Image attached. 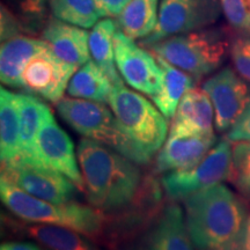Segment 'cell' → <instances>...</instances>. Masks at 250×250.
<instances>
[{
    "instance_id": "cell-7",
    "label": "cell",
    "mask_w": 250,
    "mask_h": 250,
    "mask_svg": "<svg viewBox=\"0 0 250 250\" xmlns=\"http://www.w3.org/2000/svg\"><path fill=\"white\" fill-rule=\"evenodd\" d=\"M233 147L227 138L221 139L201 164L184 171H170L162 177V186L171 199H186L192 193L230 180Z\"/></svg>"
},
{
    "instance_id": "cell-33",
    "label": "cell",
    "mask_w": 250,
    "mask_h": 250,
    "mask_svg": "<svg viewBox=\"0 0 250 250\" xmlns=\"http://www.w3.org/2000/svg\"><path fill=\"white\" fill-rule=\"evenodd\" d=\"M49 0H18L20 11L29 18H40L45 11Z\"/></svg>"
},
{
    "instance_id": "cell-26",
    "label": "cell",
    "mask_w": 250,
    "mask_h": 250,
    "mask_svg": "<svg viewBox=\"0 0 250 250\" xmlns=\"http://www.w3.org/2000/svg\"><path fill=\"white\" fill-rule=\"evenodd\" d=\"M55 18L81 28H92L101 18L94 0H49Z\"/></svg>"
},
{
    "instance_id": "cell-11",
    "label": "cell",
    "mask_w": 250,
    "mask_h": 250,
    "mask_svg": "<svg viewBox=\"0 0 250 250\" xmlns=\"http://www.w3.org/2000/svg\"><path fill=\"white\" fill-rule=\"evenodd\" d=\"M76 70L77 66L57 57L49 46L28 62L22 73V86L34 95L57 103L67 90Z\"/></svg>"
},
{
    "instance_id": "cell-29",
    "label": "cell",
    "mask_w": 250,
    "mask_h": 250,
    "mask_svg": "<svg viewBox=\"0 0 250 250\" xmlns=\"http://www.w3.org/2000/svg\"><path fill=\"white\" fill-rule=\"evenodd\" d=\"M230 58L237 74L250 83V35L234 41L230 46Z\"/></svg>"
},
{
    "instance_id": "cell-6",
    "label": "cell",
    "mask_w": 250,
    "mask_h": 250,
    "mask_svg": "<svg viewBox=\"0 0 250 250\" xmlns=\"http://www.w3.org/2000/svg\"><path fill=\"white\" fill-rule=\"evenodd\" d=\"M122 130L148 156L160 151L168 124L162 112L147 99L124 85L114 86L108 100Z\"/></svg>"
},
{
    "instance_id": "cell-25",
    "label": "cell",
    "mask_w": 250,
    "mask_h": 250,
    "mask_svg": "<svg viewBox=\"0 0 250 250\" xmlns=\"http://www.w3.org/2000/svg\"><path fill=\"white\" fill-rule=\"evenodd\" d=\"M28 234L51 250H100L98 247L71 228L55 225H33Z\"/></svg>"
},
{
    "instance_id": "cell-8",
    "label": "cell",
    "mask_w": 250,
    "mask_h": 250,
    "mask_svg": "<svg viewBox=\"0 0 250 250\" xmlns=\"http://www.w3.org/2000/svg\"><path fill=\"white\" fill-rule=\"evenodd\" d=\"M220 11V0H162L158 24L140 45L148 48L167 37L211 26L217 22Z\"/></svg>"
},
{
    "instance_id": "cell-16",
    "label": "cell",
    "mask_w": 250,
    "mask_h": 250,
    "mask_svg": "<svg viewBox=\"0 0 250 250\" xmlns=\"http://www.w3.org/2000/svg\"><path fill=\"white\" fill-rule=\"evenodd\" d=\"M42 36L54 54L64 62L78 67L89 61V33L81 27L52 18Z\"/></svg>"
},
{
    "instance_id": "cell-27",
    "label": "cell",
    "mask_w": 250,
    "mask_h": 250,
    "mask_svg": "<svg viewBox=\"0 0 250 250\" xmlns=\"http://www.w3.org/2000/svg\"><path fill=\"white\" fill-rule=\"evenodd\" d=\"M230 180L246 198L250 199V142L233 146V170Z\"/></svg>"
},
{
    "instance_id": "cell-13",
    "label": "cell",
    "mask_w": 250,
    "mask_h": 250,
    "mask_svg": "<svg viewBox=\"0 0 250 250\" xmlns=\"http://www.w3.org/2000/svg\"><path fill=\"white\" fill-rule=\"evenodd\" d=\"M40 159L46 167L59 171L79 189H83V174L78 166L73 143L50 111L41 124L36 139Z\"/></svg>"
},
{
    "instance_id": "cell-1",
    "label": "cell",
    "mask_w": 250,
    "mask_h": 250,
    "mask_svg": "<svg viewBox=\"0 0 250 250\" xmlns=\"http://www.w3.org/2000/svg\"><path fill=\"white\" fill-rule=\"evenodd\" d=\"M186 223L198 250H228L241 245L248 219L245 202L223 183L184 199Z\"/></svg>"
},
{
    "instance_id": "cell-34",
    "label": "cell",
    "mask_w": 250,
    "mask_h": 250,
    "mask_svg": "<svg viewBox=\"0 0 250 250\" xmlns=\"http://www.w3.org/2000/svg\"><path fill=\"white\" fill-rule=\"evenodd\" d=\"M0 250H41V248L30 242H6L2 243Z\"/></svg>"
},
{
    "instance_id": "cell-28",
    "label": "cell",
    "mask_w": 250,
    "mask_h": 250,
    "mask_svg": "<svg viewBox=\"0 0 250 250\" xmlns=\"http://www.w3.org/2000/svg\"><path fill=\"white\" fill-rule=\"evenodd\" d=\"M228 23L243 35H250V0H220Z\"/></svg>"
},
{
    "instance_id": "cell-12",
    "label": "cell",
    "mask_w": 250,
    "mask_h": 250,
    "mask_svg": "<svg viewBox=\"0 0 250 250\" xmlns=\"http://www.w3.org/2000/svg\"><path fill=\"white\" fill-rule=\"evenodd\" d=\"M203 89L213 104L214 126L219 132L229 130L250 101L248 86L230 67L208 78Z\"/></svg>"
},
{
    "instance_id": "cell-31",
    "label": "cell",
    "mask_w": 250,
    "mask_h": 250,
    "mask_svg": "<svg viewBox=\"0 0 250 250\" xmlns=\"http://www.w3.org/2000/svg\"><path fill=\"white\" fill-rule=\"evenodd\" d=\"M94 1L101 18H118L130 0H94Z\"/></svg>"
},
{
    "instance_id": "cell-23",
    "label": "cell",
    "mask_w": 250,
    "mask_h": 250,
    "mask_svg": "<svg viewBox=\"0 0 250 250\" xmlns=\"http://www.w3.org/2000/svg\"><path fill=\"white\" fill-rule=\"evenodd\" d=\"M114 85L94 61L83 64L73 74L67 86V94L72 98L104 103L109 100Z\"/></svg>"
},
{
    "instance_id": "cell-18",
    "label": "cell",
    "mask_w": 250,
    "mask_h": 250,
    "mask_svg": "<svg viewBox=\"0 0 250 250\" xmlns=\"http://www.w3.org/2000/svg\"><path fill=\"white\" fill-rule=\"evenodd\" d=\"M44 40L18 35L2 42L0 49V79L6 86L23 88L22 73L34 56L48 49Z\"/></svg>"
},
{
    "instance_id": "cell-4",
    "label": "cell",
    "mask_w": 250,
    "mask_h": 250,
    "mask_svg": "<svg viewBox=\"0 0 250 250\" xmlns=\"http://www.w3.org/2000/svg\"><path fill=\"white\" fill-rule=\"evenodd\" d=\"M56 108L62 120L83 138L104 144L138 165L147 164L151 159L126 136L112 110L101 102L64 98Z\"/></svg>"
},
{
    "instance_id": "cell-35",
    "label": "cell",
    "mask_w": 250,
    "mask_h": 250,
    "mask_svg": "<svg viewBox=\"0 0 250 250\" xmlns=\"http://www.w3.org/2000/svg\"><path fill=\"white\" fill-rule=\"evenodd\" d=\"M241 250H250V215L247 219L241 236Z\"/></svg>"
},
{
    "instance_id": "cell-14",
    "label": "cell",
    "mask_w": 250,
    "mask_h": 250,
    "mask_svg": "<svg viewBox=\"0 0 250 250\" xmlns=\"http://www.w3.org/2000/svg\"><path fill=\"white\" fill-rule=\"evenodd\" d=\"M217 144L215 136L169 134L156 156V171L170 173L195 168Z\"/></svg>"
},
{
    "instance_id": "cell-20",
    "label": "cell",
    "mask_w": 250,
    "mask_h": 250,
    "mask_svg": "<svg viewBox=\"0 0 250 250\" xmlns=\"http://www.w3.org/2000/svg\"><path fill=\"white\" fill-rule=\"evenodd\" d=\"M149 250H195L180 206L169 205L162 212L153 232Z\"/></svg>"
},
{
    "instance_id": "cell-24",
    "label": "cell",
    "mask_w": 250,
    "mask_h": 250,
    "mask_svg": "<svg viewBox=\"0 0 250 250\" xmlns=\"http://www.w3.org/2000/svg\"><path fill=\"white\" fill-rule=\"evenodd\" d=\"M158 20V0H130L118 17V26L130 39H145L155 29Z\"/></svg>"
},
{
    "instance_id": "cell-15",
    "label": "cell",
    "mask_w": 250,
    "mask_h": 250,
    "mask_svg": "<svg viewBox=\"0 0 250 250\" xmlns=\"http://www.w3.org/2000/svg\"><path fill=\"white\" fill-rule=\"evenodd\" d=\"M214 109L204 89L193 87L184 94L171 118L169 134L214 136Z\"/></svg>"
},
{
    "instance_id": "cell-2",
    "label": "cell",
    "mask_w": 250,
    "mask_h": 250,
    "mask_svg": "<svg viewBox=\"0 0 250 250\" xmlns=\"http://www.w3.org/2000/svg\"><path fill=\"white\" fill-rule=\"evenodd\" d=\"M78 160L94 208L112 211L132 201L140 183L138 164L88 138H83L78 145Z\"/></svg>"
},
{
    "instance_id": "cell-21",
    "label": "cell",
    "mask_w": 250,
    "mask_h": 250,
    "mask_svg": "<svg viewBox=\"0 0 250 250\" xmlns=\"http://www.w3.org/2000/svg\"><path fill=\"white\" fill-rule=\"evenodd\" d=\"M155 57L164 73V81H162L160 93L151 99L154 101L155 107L162 112V115L169 120L175 115L177 105L184 94L195 87V79L189 73L171 65L160 56Z\"/></svg>"
},
{
    "instance_id": "cell-22",
    "label": "cell",
    "mask_w": 250,
    "mask_h": 250,
    "mask_svg": "<svg viewBox=\"0 0 250 250\" xmlns=\"http://www.w3.org/2000/svg\"><path fill=\"white\" fill-rule=\"evenodd\" d=\"M116 31V23L111 19L98 21L89 33V50L93 61L104 72L112 85L120 86L123 85V78L115 62L114 36Z\"/></svg>"
},
{
    "instance_id": "cell-17",
    "label": "cell",
    "mask_w": 250,
    "mask_h": 250,
    "mask_svg": "<svg viewBox=\"0 0 250 250\" xmlns=\"http://www.w3.org/2000/svg\"><path fill=\"white\" fill-rule=\"evenodd\" d=\"M19 111H20V154L13 164L46 167L40 159L37 152V133L50 108L35 95L18 94ZM49 168V167H48Z\"/></svg>"
},
{
    "instance_id": "cell-32",
    "label": "cell",
    "mask_w": 250,
    "mask_h": 250,
    "mask_svg": "<svg viewBox=\"0 0 250 250\" xmlns=\"http://www.w3.org/2000/svg\"><path fill=\"white\" fill-rule=\"evenodd\" d=\"M20 26L18 21L15 20L14 15L5 8L4 6L1 7V41L4 42L6 40L12 39L20 35Z\"/></svg>"
},
{
    "instance_id": "cell-5",
    "label": "cell",
    "mask_w": 250,
    "mask_h": 250,
    "mask_svg": "<svg viewBox=\"0 0 250 250\" xmlns=\"http://www.w3.org/2000/svg\"><path fill=\"white\" fill-rule=\"evenodd\" d=\"M227 48L226 37L215 29L180 34L148 46L155 56H160L196 79L218 70L226 57Z\"/></svg>"
},
{
    "instance_id": "cell-10",
    "label": "cell",
    "mask_w": 250,
    "mask_h": 250,
    "mask_svg": "<svg viewBox=\"0 0 250 250\" xmlns=\"http://www.w3.org/2000/svg\"><path fill=\"white\" fill-rule=\"evenodd\" d=\"M1 179L42 201L65 204L76 196V184L59 171L23 164L2 165Z\"/></svg>"
},
{
    "instance_id": "cell-3",
    "label": "cell",
    "mask_w": 250,
    "mask_h": 250,
    "mask_svg": "<svg viewBox=\"0 0 250 250\" xmlns=\"http://www.w3.org/2000/svg\"><path fill=\"white\" fill-rule=\"evenodd\" d=\"M0 196L12 213L29 223L67 227L83 235L101 233L104 225L99 208L73 202L54 204L42 201L4 179L0 181Z\"/></svg>"
},
{
    "instance_id": "cell-19",
    "label": "cell",
    "mask_w": 250,
    "mask_h": 250,
    "mask_svg": "<svg viewBox=\"0 0 250 250\" xmlns=\"http://www.w3.org/2000/svg\"><path fill=\"white\" fill-rule=\"evenodd\" d=\"M0 154L2 165L13 164L20 154V111L18 94L0 89Z\"/></svg>"
},
{
    "instance_id": "cell-9",
    "label": "cell",
    "mask_w": 250,
    "mask_h": 250,
    "mask_svg": "<svg viewBox=\"0 0 250 250\" xmlns=\"http://www.w3.org/2000/svg\"><path fill=\"white\" fill-rule=\"evenodd\" d=\"M114 49L117 70L125 83L151 98L158 95L162 87L164 73L156 57L136 44L122 30L115 34Z\"/></svg>"
},
{
    "instance_id": "cell-30",
    "label": "cell",
    "mask_w": 250,
    "mask_h": 250,
    "mask_svg": "<svg viewBox=\"0 0 250 250\" xmlns=\"http://www.w3.org/2000/svg\"><path fill=\"white\" fill-rule=\"evenodd\" d=\"M226 138L230 143L250 142V101L241 116L237 118L233 126L228 130Z\"/></svg>"
}]
</instances>
